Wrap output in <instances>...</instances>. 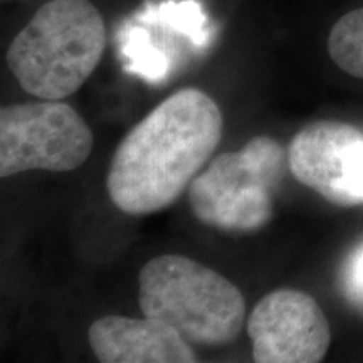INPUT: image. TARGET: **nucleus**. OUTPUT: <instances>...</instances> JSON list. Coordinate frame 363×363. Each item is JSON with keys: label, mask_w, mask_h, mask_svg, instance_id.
I'll use <instances>...</instances> for the list:
<instances>
[{"label": "nucleus", "mask_w": 363, "mask_h": 363, "mask_svg": "<svg viewBox=\"0 0 363 363\" xmlns=\"http://www.w3.org/2000/svg\"><path fill=\"white\" fill-rule=\"evenodd\" d=\"M224 118L208 94L177 91L136 123L113 153L106 189L116 208L148 216L172 206L211 160Z\"/></svg>", "instance_id": "1"}, {"label": "nucleus", "mask_w": 363, "mask_h": 363, "mask_svg": "<svg viewBox=\"0 0 363 363\" xmlns=\"http://www.w3.org/2000/svg\"><path fill=\"white\" fill-rule=\"evenodd\" d=\"M106 48V27L89 0H51L16 35L7 66L22 89L62 101L96 69Z\"/></svg>", "instance_id": "2"}, {"label": "nucleus", "mask_w": 363, "mask_h": 363, "mask_svg": "<svg viewBox=\"0 0 363 363\" xmlns=\"http://www.w3.org/2000/svg\"><path fill=\"white\" fill-rule=\"evenodd\" d=\"M138 303L145 316L201 347L234 342L246 320V301L238 286L179 254H163L142 267Z\"/></svg>", "instance_id": "3"}, {"label": "nucleus", "mask_w": 363, "mask_h": 363, "mask_svg": "<svg viewBox=\"0 0 363 363\" xmlns=\"http://www.w3.org/2000/svg\"><path fill=\"white\" fill-rule=\"evenodd\" d=\"M288 153L271 136H254L239 152L212 158L189 185L192 214L225 233H256L274 216L272 192Z\"/></svg>", "instance_id": "4"}, {"label": "nucleus", "mask_w": 363, "mask_h": 363, "mask_svg": "<svg viewBox=\"0 0 363 363\" xmlns=\"http://www.w3.org/2000/svg\"><path fill=\"white\" fill-rule=\"evenodd\" d=\"M91 128L62 101L9 104L0 110V177L29 170L71 172L93 152Z\"/></svg>", "instance_id": "5"}, {"label": "nucleus", "mask_w": 363, "mask_h": 363, "mask_svg": "<svg viewBox=\"0 0 363 363\" xmlns=\"http://www.w3.org/2000/svg\"><path fill=\"white\" fill-rule=\"evenodd\" d=\"M288 169L335 206L363 203V131L343 121H315L289 142Z\"/></svg>", "instance_id": "6"}, {"label": "nucleus", "mask_w": 363, "mask_h": 363, "mask_svg": "<svg viewBox=\"0 0 363 363\" xmlns=\"http://www.w3.org/2000/svg\"><path fill=\"white\" fill-rule=\"evenodd\" d=\"M257 363H318L328 353L331 328L308 293L276 289L254 306L247 320Z\"/></svg>", "instance_id": "7"}, {"label": "nucleus", "mask_w": 363, "mask_h": 363, "mask_svg": "<svg viewBox=\"0 0 363 363\" xmlns=\"http://www.w3.org/2000/svg\"><path fill=\"white\" fill-rule=\"evenodd\" d=\"M88 342L101 363H194L192 345L172 326L153 318L103 316L88 330Z\"/></svg>", "instance_id": "8"}, {"label": "nucleus", "mask_w": 363, "mask_h": 363, "mask_svg": "<svg viewBox=\"0 0 363 363\" xmlns=\"http://www.w3.org/2000/svg\"><path fill=\"white\" fill-rule=\"evenodd\" d=\"M326 52L340 71L363 79V6L333 22L326 35Z\"/></svg>", "instance_id": "9"}, {"label": "nucleus", "mask_w": 363, "mask_h": 363, "mask_svg": "<svg viewBox=\"0 0 363 363\" xmlns=\"http://www.w3.org/2000/svg\"><path fill=\"white\" fill-rule=\"evenodd\" d=\"M347 288L355 299H363V246L353 252L347 267Z\"/></svg>", "instance_id": "10"}]
</instances>
